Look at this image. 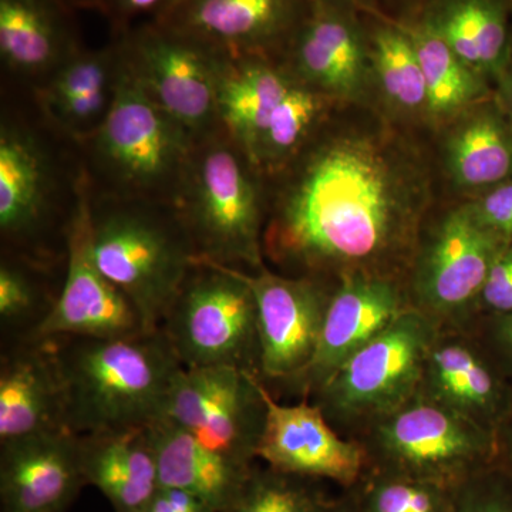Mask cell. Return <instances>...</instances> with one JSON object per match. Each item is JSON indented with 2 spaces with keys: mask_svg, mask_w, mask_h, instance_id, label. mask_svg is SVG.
Instances as JSON below:
<instances>
[{
  "mask_svg": "<svg viewBox=\"0 0 512 512\" xmlns=\"http://www.w3.org/2000/svg\"><path fill=\"white\" fill-rule=\"evenodd\" d=\"M274 178L264 254L285 275L407 281L434 205L433 164L407 127L340 106Z\"/></svg>",
  "mask_w": 512,
  "mask_h": 512,
  "instance_id": "obj_1",
  "label": "cell"
},
{
  "mask_svg": "<svg viewBox=\"0 0 512 512\" xmlns=\"http://www.w3.org/2000/svg\"><path fill=\"white\" fill-rule=\"evenodd\" d=\"M52 339L72 433L137 429L163 419L184 367L163 330L117 339Z\"/></svg>",
  "mask_w": 512,
  "mask_h": 512,
  "instance_id": "obj_2",
  "label": "cell"
},
{
  "mask_svg": "<svg viewBox=\"0 0 512 512\" xmlns=\"http://www.w3.org/2000/svg\"><path fill=\"white\" fill-rule=\"evenodd\" d=\"M264 178L222 128L195 143L171 205L197 261L249 274L266 268Z\"/></svg>",
  "mask_w": 512,
  "mask_h": 512,
  "instance_id": "obj_3",
  "label": "cell"
},
{
  "mask_svg": "<svg viewBox=\"0 0 512 512\" xmlns=\"http://www.w3.org/2000/svg\"><path fill=\"white\" fill-rule=\"evenodd\" d=\"M94 261L136 306L146 329L163 326L197 252L173 205L113 197L90 200Z\"/></svg>",
  "mask_w": 512,
  "mask_h": 512,
  "instance_id": "obj_4",
  "label": "cell"
},
{
  "mask_svg": "<svg viewBox=\"0 0 512 512\" xmlns=\"http://www.w3.org/2000/svg\"><path fill=\"white\" fill-rule=\"evenodd\" d=\"M353 440L367 470L448 488L497 464L494 433L420 392Z\"/></svg>",
  "mask_w": 512,
  "mask_h": 512,
  "instance_id": "obj_5",
  "label": "cell"
},
{
  "mask_svg": "<svg viewBox=\"0 0 512 512\" xmlns=\"http://www.w3.org/2000/svg\"><path fill=\"white\" fill-rule=\"evenodd\" d=\"M121 50V47H120ZM117 197L173 204L194 137L148 96L123 52L109 113L89 138Z\"/></svg>",
  "mask_w": 512,
  "mask_h": 512,
  "instance_id": "obj_6",
  "label": "cell"
},
{
  "mask_svg": "<svg viewBox=\"0 0 512 512\" xmlns=\"http://www.w3.org/2000/svg\"><path fill=\"white\" fill-rule=\"evenodd\" d=\"M439 329L410 308L312 394L316 406L342 436L355 439L419 392L427 352Z\"/></svg>",
  "mask_w": 512,
  "mask_h": 512,
  "instance_id": "obj_7",
  "label": "cell"
},
{
  "mask_svg": "<svg viewBox=\"0 0 512 512\" xmlns=\"http://www.w3.org/2000/svg\"><path fill=\"white\" fill-rule=\"evenodd\" d=\"M504 245L466 200L430 217L407 275L412 308L440 329H473L485 281Z\"/></svg>",
  "mask_w": 512,
  "mask_h": 512,
  "instance_id": "obj_8",
  "label": "cell"
},
{
  "mask_svg": "<svg viewBox=\"0 0 512 512\" xmlns=\"http://www.w3.org/2000/svg\"><path fill=\"white\" fill-rule=\"evenodd\" d=\"M160 329L187 369L232 366L259 375L255 296L238 269L195 261Z\"/></svg>",
  "mask_w": 512,
  "mask_h": 512,
  "instance_id": "obj_9",
  "label": "cell"
},
{
  "mask_svg": "<svg viewBox=\"0 0 512 512\" xmlns=\"http://www.w3.org/2000/svg\"><path fill=\"white\" fill-rule=\"evenodd\" d=\"M262 384L261 376L239 367H183L164 417L211 450L251 466L265 426Z\"/></svg>",
  "mask_w": 512,
  "mask_h": 512,
  "instance_id": "obj_10",
  "label": "cell"
},
{
  "mask_svg": "<svg viewBox=\"0 0 512 512\" xmlns=\"http://www.w3.org/2000/svg\"><path fill=\"white\" fill-rule=\"evenodd\" d=\"M120 47L128 69L148 96L195 140L221 130V53L157 25L140 30Z\"/></svg>",
  "mask_w": 512,
  "mask_h": 512,
  "instance_id": "obj_11",
  "label": "cell"
},
{
  "mask_svg": "<svg viewBox=\"0 0 512 512\" xmlns=\"http://www.w3.org/2000/svg\"><path fill=\"white\" fill-rule=\"evenodd\" d=\"M279 56L296 80L338 106L376 107L363 13L312 0Z\"/></svg>",
  "mask_w": 512,
  "mask_h": 512,
  "instance_id": "obj_12",
  "label": "cell"
},
{
  "mask_svg": "<svg viewBox=\"0 0 512 512\" xmlns=\"http://www.w3.org/2000/svg\"><path fill=\"white\" fill-rule=\"evenodd\" d=\"M150 332L126 295L100 271L90 242V197L82 191L67 229L63 289L29 338L117 339Z\"/></svg>",
  "mask_w": 512,
  "mask_h": 512,
  "instance_id": "obj_13",
  "label": "cell"
},
{
  "mask_svg": "<svg viewBox=\"0 0 512 512\" xmlns=\"http://www.w3.org/2000/svg\"><path fill=\"white\" fill-rule=\"evenodd\" d=\"M241 274L255 296L259 376L264 382H298L318 348L336 282L268 268Z\"/></svg>",
  "mask_w": 512,
  "mask_h": 512,
  "instance_id": "obj_14",
  "label": "cell"
},
{
  "mask_svg": "<svg viewBox=\"0 0 512 512\" xmlns=\"http://www.w3.org/2000/svg\"><path fill=\"white\" fill-rule=\"evenodd\" d=\"M312 0H173L154 25L221 55H281Z\"/></svg>",
  "mask_w": 512,
  "mask_h": 512,
  "instance_id": "obj_15",
  "label": "cell"
},
{
  "mask_svg": "<svg viewBox=\"0 0 512 512\" xmlns=\"http://www.w3.org/2000/svg\"><path fill=\"white\" fill-rule=\"evenodd\" d=\"M265 426L256 448V460L266 466L350 488L367 470L366 453L356 440L342 436L315 403H279L266 383Z\"/></svg>",
  "mask_w": 512,
  "mask_h": 512,
  "instance_id": "obj_16",
  "label": "cell"
},
{
  "mask_svg": "<svg viewBox=\"0 0 512 512\" xmlns=\"http://www.w3.org/2000/svg\"><path fill=\"white\" fill-rule=\"evenodd\" d=\"M412 308L406 282L377 275L339 279L330 298L318 348L295 386L312 394L357 350Z\"/></svg>",
  "mask_w": 512,
  "mask_h": 512,
  "instance_id": "obj_17",
  "label": "cell"
},
{
  "mask_svg": "<svg viewBox=\"0 0 512 512\" xmlns=\"http://www.w3.org/2000/svg\"><path fill=\"white\" fill-rule=\"evenodd\" d=\"M419 392L494 434L512 407V383L470 330H437Z\"/></svg>",
  "mask_w": 512,
  "mask_h": 512,
  "instance_id": "obj_18",
  "label": "cell"
},
{
  "mask_svg": "<svg viewBox=\"0 0 512 512\" xmlns=\"http://www.w3.org/2000/svg\"><path fill=\"white\" fill-rule=\"evenodd\" d=\"M2 512H66L86 485L79 436L49 431L0 444Z\"/></svg>",
  "mask_w": 512,
  "mask_h": 512,
  "instance_id": "obj_19",
  "label": "cell"
},
{
  "mask_svg": "<svg viewBox=\"0 0 512 512\" xmlns=\"http://www.w3.org/2000/svg\"><path fill=\"white\" fill-rule=\"evenodd\" d=\"M56 430L69 429L55 340L29 338L2 360L0 443Z\"/></svg>",
  "mask_w": 512,
  "mask_h": 512,
  "instance_id": "obj_20",
  "label": "cell"
},
{
  "mask_svg": "<svg viewBox=\"0 0 512 512\" xmlns=\"http://www.w3.org/2000/svg\"><path fill=\"white\" fill-rule=\"evenodd\" d=\"M293 83L295 77L274 56L221 55L218 73L221 128L252 165Z\"/></svg>",
  "mask_w": 512,
  "mask_h": 512,
  "instance_id": "obj_21",
  "label": "cell"
},
{
  "mask_svg": "<svg viewBox=\"0 0 512 512\" xmlns=\"http://www.w3.org/2000/svg\"><path fill=\"white\" fill-rule=\"evenodd\" d=\"M441 171L463 200L512 180V121L497 97L441 128Z\"/></svg>",
  "mask_w": 512,
  "mask_h": 512,
  "instance_id": "obj_22",
  "label": "cell"
},
{
  "mask_svg": "<svg viewBox=\"0 0 512 512\" xmlns=\"http://www.w3.org/2000/svg\"><path fill=\"white\" fill-rule=\"evenodd\" d=\"M488 82H498L512 43V0H429L410 18Z\"/></svg>",
  "mask_w": 512,
  "mask_h": 512,
  "instance_id": "obj_23",
  "label": "cell"
},
{
  "mask_svg": "<svg viewBox=\"0 0 512 512\" xmlns=\"http://www.w3.org/2000/svg\"><path fill=\"white\" fill-rule=\"evenodd\" d=\"M80 467L114 512H141L160 488L148 427L79 436Z\"/></svg>",
  "mask_w": 512,
  "mask_h": 512,
  "instance_id": "obj_24",
  "label": "cell"
},
{
  "mask_svg": "<svg viewBox=\"0 0 512 512\" xmlns=\"http://www.w3.org/2000/svg\"><path fill=\"white\" fill-rule=\"evenodd\" d=\"M156 453L160 487L180 488L227 512L252 467L222 456L180 424L163 417L148 426Z\"/></svg>",
  "mask_w": 512,
  "mask_h": 512,
  "instance_id": "obj_25",
  "label": "cell"
},
{
  "mask_svg": "<svg viewBox=\"0 0 512 512\" xmlns=\"http://www.w3.org/2000/svg\"><path fill=\"white\" fill-rule=\"evenodd\" d=\"M375 106L400 126L429 127V96L412 37L386 12L365 15Z\"/></svg>",
  "mask_w": 512,
  "mask_h": 512,
  "instance_id": "obj_26",
  "label": "cell"
},
{
  "mask_svg": "<svg viewBox=\"0 0 512 512\" xmlns=\"http://www.w3.org/2000/svg\"><path fill=\"white\" fill-rule=\"evenodd\" d=\"M120 63V46L99 52L76 50L40 89L43 110L72 136L92 137L113 103Z\"/></svg>",
  "mask_w": 512,
  "mask_h": 512,
  "instance_id": "obj_27",
  "label": "cell"
},
{
  "mask_svg": "<svg viewBox=\"0 0 512 512\" xmlns=\"http://www.w3.org/2000/svg\"><path fill=\"white\" fill-rule=\"evenodd\" d=\"M50 175L33 134L3 124L0 131V231L3 238L35 234L45 217Z\"/></svg>",
  "mask_w": 512,
  "mask_h": 512,
  "instance_id": "obj_28",
  "label": "cell"
},
{
  "mask_svg": "<svg viewBox=\"0 0 512 512\" xmlns=\"http://www.w3.org/2000/svg\"><path fill=\"white\" fill-rule=\"evenodd\" d=\"M74 52L56 0H0V56L9 69L50 74Z\"/></svg>",
  "mask_w": 512,
  "mask_h": 512,
  "instance_id": "obj_29",
  "label": "cell"
},
{
  "mask_svg": "<svg viewBox=\"0 0 512 512\" xmlns=\"http://www.w3.org/2000/svg\"><path fill=\"white\" fill-rule=\"evenodd\" d=\"M412 37L429 96V128L440 131L491 99L490 82L464 63L439 37L412 19H400Z\"/></svg>",
  "mask_w": 512,
  "mask_h": 512,
  "instance_id": "obj_30",
  "label": "cell"
},
{
  "mask_svg": "<svg viewBox=\"0 0 512 512\" xmlns=\"http://www.w3.org/2000/svg\"><path fill=\"white\" fill-rule=\"evenodd\" d=\"M322 483L255 463L227 512H323L333 497Z\"/></svg>",
  "mask_w": 512,
  "mask_h": 512,
  "instance_id": "obj_31",
  "label": "cell"
},
{
  "mask_svg": "<svg viewBox=\"0 0 512 512\" xmlns=\"http://www.w3.org/2000/svg\"><path fill=\"white\" fill-rule=\"evenodd\" d=\"M365 512H454L456 488L367 470L356 484Z\"/></svg>",
  "mask_w": 512,
  "mask_h": 512,
  "instance_id": "obj_32",
  "label": "cell"
},
{
  "mask_svg": "<svg viewBox=\"0 0 512 512\" xmlns=\"http://www.w3.org/2000/svg\"><path fill=\"white\" fill-rule=\"evenodd\" d=\"M454 512H512V473L494 464L456 488Z\"/></svg>",
  "mask_w": 512,
  "mask_h": 512,
  "instance_id": "obj_33",
  "label": "cell"
},
{
  "mask_svg": "<svg viewBox=\"0 0 512 512\" xmlns=\"http://www.w3.org/2000/svg\"><path fill=\"white\" fill-rule=\"evenodd\" d=\"M35 284L18 266L3 262L0 266V318L2 322L18 323L35 311Z\"/></svg>",
  "mask_w": 512,
  "mask_h": 512,
  "instance_id": "obj_34",
  "label": "cell"
},
{
  "mask_svg": "<svg viewBox=\"0 0 512 512\" xmlns=\"http://www.w3.org/2000/svg\"><path fill=\"white\" fill-rule=\"evenodd\" d=\"M512 313V245L505 244L495 256L478 301V319Z\"/></svg>",
  "mask_w": 512,
  "mask_h": 512,
  "instance_id": "obj_35",
  "label": "cell"
},
{
  "mask_svg": "<svg viewBox=\"0 0 512 512\" xmlns=\"http://www.w3.org/2000/svg\"><path fill=\"white\" fill-rule=\"evenodd\" d=\"M466 201L485 228L512 245V180Z\"/></svg>",
  "mask_w": 512,
  "mask_h": 512,
  "instance_id": "obj_36",
  "label": "cell"
},
{
  "mask_svg": "<svg viewBox=\"0 0 512 512\" xmlns=\"http://www.w3.org/2000/svg\"><path fill=\"white\" fill-rule=\"evenodd\" d=\"M512 383V313L484 316L470 330Z\"/></svg>",
  "mask_w": 512,
  "mask_h": 512,
  "instance_id": "obj_37",
  "label": "cell"
},
{
  "mask_svg": "<svg viewBox=\"0 0 512 512\" xmlns=\"http://www.w3.org/2000/svg\"><path fill=\"white\" fill-rule=\"evenodd\" d=\"M141 512H218L207 501L180 488L160 487Z\"/></svg>",
  "mask_w": 512,
  "mask_h": 512,
  "instance_id": "obj_38",
  "label": "cell"
},
{
  "mask_svg": "<svg viewBox=\"0 0 512 512\" xmlns=\"http://www.w3.org/2000/svg\"><path fill=\"white\" fill-rule=\"evenodd\" d=\"M495 437H497V464L512 473V407L498 427Z\"/></svg>",
  "mask_w": 512,
  "mask_h": 512,
  "instance_id": "obj_39",
  "label": "cell"
},
{
  "mask_svg": "<svg viewBox=\"0 0 512 512\" xmlns=\"http://www.w3.org/2000/svg\"><path fill=\"white\" fill-rule=\"evenodd\" d=\"M111 2H113L117 13L130 18V16L153 12V10H157L158 13L165 6L170 5L173 0H111Z\"/></svg>",
  "mask_w": 512,
  "mask_h": 512,
  "instance_id": "obj_40",
  "label": "cell"
},
{
  "mask_svg": "<svg viewBox=\"0 0 512 512\" xmlns=\"http://www.w3.org/2000/svg\"><path fill=\"white\" fill-rule=\"evenodd\" d=\"M323 512H365L356 485L343 488L342 493L338 497H333V500L330 501Z\"/></svg>",
  "mask_w": 512,
  "mask_h": 512,
  "instance_id": "obj_41",
  "label": "cell"
},
{
  "mask_svg": "<svg viewBox=\"0 0 512 512\" xmlns=\"http://www.w3.org/2000/svg\"><path fill=\"white\" fill-rule=\"evenodd\" d=\"M498 86H500V94L497 100L501 104L507 116L512 121V43L510 56H508L507 64H505L504 72L498 79Z\"/></svg>",
  "mask_w": 512,
  "mask_h": 512,
  "instance_id": "obj_42",
  "label": "cell"
},
{
  "mask_svg": "<svg viewBox=\"0 0 512 512\" xmlns=\"http://www.w3.org/2000/svg\"><path fill=\"white\" fill-rule=\"evenodd\" d=\"M323 2L335 3V5L348 6L363 13V15H372V13L384 12L380 0H323Z\"/></svg>",
  "mask_w": 512,
  "mask_h": 512,
  "instance_id": "obj_43",
  "label": "cell"
},
{
  "mask_svg": "<svg viewBox=\"0 0 512 512\" xmlns=\"http://www.w3.org/2000/svg\"><path fill=\"white\" fill-rule=\"evenodd\" d=\"M389 2L393 3V5L403 6L406 13H404V18L402 19H410L416 16L417 12H419L429 0H389Z\"/></svg>",
  "mask_w": 512,
  "mask_h": 512,
  "instance_id": "obj_44",
  "label": "cell"
}]
</instances>
